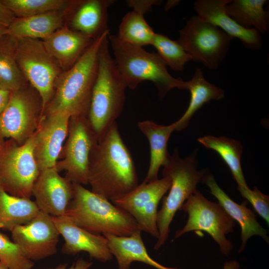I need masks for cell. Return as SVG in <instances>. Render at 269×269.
<instances>
[{"label": "cell", "instance_id": "6da1fadb", "mask_svg": "<svg viewBox=\"0 0 269 269\" xmlns=\"http://www.w3.org/2000/svg\"><path fill=\"white\" fill-rule=\"evenodd\" d=\"M88 182L91 191L112 201L138 185L135 164L116 123L98 139L91 154Z\"/></svg>", "mask_w": 269, "mask_h": 269}, {"label": "cell", "instance_id": "7a4b0ae2", "mask_svg": "<svg viewBox=\"0 0 269 269\" xmlns=\"http://www.w3.org/2000/svg\"><path fill=\"white\" fill-rule=\"evenodd\" d=\"M109 34V30L106 31L95 39L76 63L58 76L43 115L62 112L70 117H88L100 50Z\"/></svg>", "mask_w": 269, "mask_h": 269}, {"label": "cell", "instance_id": "3957f363", "mask_svg": "<svg viewBox=\"0 0 269 269\" xmlns=\"http://www.w3.org/2000/svg\"><path fill=\"white\" fill-rule=\"evenodd\" d=\"M73 187L65 215L76 225L97 235L128 236L140 231L134 219L122 208L81 184L73 183Z\"/></svg>", "mask_w": 269, "mask_h": 269}, {"label": "cell", "instance_id": "277c9868", "mask_svg": "<svg viewBox=\"0 0 269 269\" xmlns=\"http://www.w3.org/2000/svg\"><path fill=\"white\" fill-rule=\"evenodd\" d=\"M108 37L104 39L100 50L87 117L98 139L116 123L121 114L127 88L110 55Z\"/></svg>", "mask_w": 269, "mask_h": 269}, {"label": "cell", "instance_id": "5b68a950", "mask_svg": "<svg viewBox=\"0 0 269 269\" xmlns=\"http://www.w3.org/2000/svg\"><path fill=\"white\" fill-rule=\"evenodd\" d=\"M116 67L127 87L135 89L141 82H152L162 99L172 89L186 90L185 81L175 78L157 53L145 51L142 47L121 40L116 35H109Z\"/></svg>", "mask_w": 269, "mask_h": 269}, {"label": "cell", "instance_id": "8992f818", "mask_svg": "<svg viewBox=\"0 0 269 269\" xmlns=\"http://www.w3.org/2000/svg\"><path fill=\"white\" fill-rule=\"evenodd\" d=\"M162 174L171 180L169 192L162 198L161 208L157 213V240L154 249L159 250L168 239L170 225L178 210L186 200L195 191L198 184L207 173L199 170L195 157L192 155L182 158L176 148L163 166Z\"/></svg>", "mask_w": 269, "mask_h": 269}, {"label": "cell", "instance_id": "52a82bcc", "mask_svg": "<svg viewBox=\"0 0 269 269\" xmlns=\"http://www.w3.org/2000/svg\"><path fill=\"white\" fill-rule=\"evenodd\" d=\"M40 170L34 154L33 134L22 144L0 140V186L9 194L30 199Z\"/></svg>", "mask_w": 269, "mask_h": 269}, {"label": "cell", "instance_id": "ba28073f", "mask_svg": "<svg viewBox=\"0 0 269 269\" xmlns=\"http://www.w3.org/2000/svg\"><path fill=\"white\" fill-rule=\"evenodd\" d=\"M181 210L187 213L188 219L183 228L175 232V239L189 232H205L218 244L222 255H230L233 245L226 235L234 232L236 223L218 202L208 200L196 189Z\"/></svg>", "mask_w": 269, "mask_h": 269}, {"label": "cell", "instance_id": "9c48e42d", "mask_svg": "<svg viewBox=\"0 0 269 269\" xmlns=\"http://www.w3.org/2000/svg\"><path fill=\"white\" fill-rule=\"evenodd\" d=\"M15 56L23 76L40 97L43 114L53 97L55 81L63 71L39 39H16Z\"/></svg>", "mask_w": 269, "mask_h": 269}, {"label": "cell", "instance_id": "30bf717a", "mask_svg": "<svg viewBox=\"0 0 269 269\" xmlns=\"http://www.w3.org/2000/svg\"><path fill=\"white\" fill-rule=\"evenodd\" d=\"M177 41L190 56L211 69H216L227 54L232 38L198 15L190 18L179 30Z\"/></svg>", "mask_w": 269, "mask_h": 269}, {"label": "cell", "instance_id": "8fae6325", "mask_svg": "<svg viewBox=\"0 0 269 269\" xmlns=\"http://www.w3.org/2000/svg\"><path fill=\"white\" fill-rule=\"evenodd\" d=\"M98 140L87 117H71L67 139L55 168L59 172L65 171V177L73 183L88 184L90 158Z\"/></svg>", "mask_w": 269, "mask_h": 269}, {"label": "cell", "instance_id": "7c38bea8", "mask_svg": "<svg viewBox=\"0 0 269 269\" xmlns=\"http://www.w3.org/2000/svg\"><path fill=\"white\" fill-rule=\"evenodd\" d=\"M42 114L40 97L31 86L11 92L0 115V140L10 138L22 144L34 133Z\"/></svg>", "mask_w": 269, "mask_h": 269}, {"label": "cell", "instance_id": "4fadbf2b", "mask_svg": "<svg viewBox=\"0 0 269 269\" xmlns=\"http://www.w3.org/2000/svg\"><path fill=\"white\" fill-rule=\"evenodd\" d=\"M171 185V180L168 176L150 182L142 181L130 192L111 202L131 215L141 232L157 239L158 205Z\"/></svg>", "mask_w": 269, "mask_h": 269}, {"label": "cell", "instance_id": "5bb4252c", "mask_svg": "<svg viewBox=\"0 0 269 269\" xmlns=\"http://www.w3.org/2000/svg\"><path fill=\"white\" fill-rule=\"evenodd\" d=\"M13 241L29 260L37 261L54 255L59 233L52 216L41 211L28 223L11 231Z\"/></svg>", "mask_w": 269, "mask_h": 269}, {"label": "cell", "instance_id": "9a60e30c", "mask_svg": "<svg viewBox=\"0 0 269 269\" xmlns=\"http://www.w3.org/2000/svg\"><path fill=\"white\" fill-rule=\"evenodd\" d=\"M70 117L62 112L42 116L33 134L34 154L40 171L55 167L67 137Z\"/></svg>", "mask_w": 269, "mask_h": 269}, {"label": "cell", "instance_id": "2e32d148", "mask_svg": "<svg viewBox=\"0 0 269 269\" xmlns=\"http://www.w3.org/2000/svg\"><path fill=\"white\" fill-rule=\"evenodd\" d=\"M73 195V183L55 167L40 171L32 190L39 210L52 217L65 215Z\"/></svg>", "mask_w": 269, "mask_h": 269}, {"label": "cell", "instance_id": "e0dca14e", "mask_svg": "<svg viewBox=\"0 0 269 269\" xmlns=\"http://www.w3.org/2000/svg\"><path fill=\"white\" fill-rule=\"evenodd\" d=\"M53 222L64 240L62 252L75 255L87 252L91 258L102 263L112 260L107 241L103 235L93 234L75 224L65 215L52 217Z\"/></svg>", "mask_w": 269, "mask_h": 269}, {"label": "cell", "instance_id": "ac0fdd59", "mask_svg": "<svg viewBox=\"0 0 269 269\" xmlns=\"http://www.w3.org/2000/svg\"><path fill=\"white\" fill-rule=\"evenodd\" d=\"M231 0H198L193 7L199 17L219 28L231 36L239 39L246 48L259 50L263 47L261 34L255 28H246L235 21L226 11Z\"/></svg>", "mask_w": 269, "mask_h": 269}, {"label": "cell", "instance_id": "d6986e66", "mask_svg": "<svg viewBox=\"0 0 269 269\" xmlns=\"http://www.w3.org/2000/svg\"><path fill=\"white\" fill-rule=\"evenodd\" d=\"M202 181L209 187L211 194L217 198L226 212L241 227L242 242L238 253L244 251L248 241L254 236L261 237L269 244L267 230L260 225L254 212L247 207L246 200L240 204L233 201L221 188L210 173H207Z\"/></svg>", "mask_w": 269, "mask_h": 269}, {"label": "cell", "instance_id": "ffe728a7", "mask_svg": "<svg viewBox=\"0 0 269 269\" xmlns=\"http://www.w3.org/2000/svg\"><path fill=\"white\" fill-rule=\"evenodd\" d=\"M94 40L64 25L42 42L48 52L65 71L76 63Z\"/></svg>", "mask_w": 269, "mask_h": 269}, {"label": "cell", "instance_id": "44dd1931", "mask_svg": "<svg viewBox=\"0 0 269 269\" xmlns=\"http://www.w3.org/2000/svg\"><path fill=\"white\" fill-rule=\"evenodd\" d=\"M110 251L117 260L118 269H129L134 262H139L156 269H181L162 265L150 257L138 231L130 236L103 235Z\"/></svg>", "mask_w": 269, "mask_h": 269}, {"label": "cell", "instance_id": "7402d4cb", "mask_svg": "<svg viewBox=\"0 0 269 269\" xmlns=\"http://www.w3.org/2000/svg\"><path fill=\"white\" fill-rule=\"evenodd\" d=\"M114 2L113 0H80L72 17V29L96 39L109 30L108 9Z\"/></svg>", "mask_w": 269, "mask_h": 269}, {"label": "cell", "instance_id": "603a6c76", "mask_svg": "<svg viewBox=\"0 0 269 269\" xmlns=\"http://www.w3.org/2000/svg\"><path fill=\"white\" fill-rule=\"evenodd\" d=\"M177 122L171 125H158L150 120L138 123L140 131L147 138L150 147V161L146 175L143 182L147 183L157 180L161 166L168 162L170 154L167 143L171 133L176 130Z\"/></svg>", "mask_w": 269, "mask_h": 269}, {"label": "cell", "instance_id": "cb8c5ba5", "mask_svg": "<svg viewBox=\"0 0 269 269\" xmlns=\"http://www.w3.org/2000/svg\"><path fill=\"white\" fill-rule=\"evenodd\" d=\"M68 11L57 10L26 17H15L7 27L15 39H46L62 26Z\"/></svg>", "mask_w": 269, "mask_h": 269}, {"label": "cell", "instance_id": "d4e9b609", "mask_svg": "<svg viewBox=\"0 0 269 269\" xmlns=\"http://www.w3.org/2000/svg\"><path fill=\"white\" fill-rule=\"evenodd\" d=\"M185 83L186 90L190 93V100L185 112L176 121L178 131L187 127L192 116L204 104L212 100H221L225 96L223 89L207 81L200 68H196L192 78Z\"/></svg>", "mask_w": 269, "mask_h": 269}, {"label": "cell", "instance_id": "484cf974", "mask_svg": "<svg viewBox=\"0 0 269 269\" xmlns=\"http://www.w3.org/2000/svg\"><path fill=\"white\" fill-rule=\"evenodd\" d=\"M39 211L34 201L11 195L0 186V229L11 232L29 222Z\"/></svg>", "mask_w": 269, "mask_h": 269}, {"label": "cell", "instance_id": "4316f807", "mask_svg": "<svg viewBox=\"0 0 269 269\" xmlns=\"http://www.w3.org/2000/svg\"><path fill=\"white\" fill-rule=\"evenodd\" d=\"M266 0H231L226 6L227 14L242 26L255 28L260 34L269 31V12Z\"/></svg>", "mask_w": 269, "mask_h": 269}, {"label": "cell", "instance_id": "83f0119b", "mask_svg": "<svg viewBox=\"0 0 269 269\" xmlns=\"http://www.w3.org/2000/svg\"><path fill=\"white\" fill-rule=\"evenodd\" d=\"M198 141L207 148L216 151L230 168L238 187H249L241 164L243 146L240 141L225 136L206 135Z\"/></svg>", "mask_w": 269, "mask_h": 269}, {"label": "cell", "instance_id": "f1b7e54d", "mask_svg": "<svg viewBox=\"0 0 269 269\" xmlns=\"http://www.w3.org/2000/svg\"><path fill=\"white\" fill-rule=\"evenodd\" d=\"M16 39L8 34L0 36V89L12 92L28 86L16 60Z\"/></svg>", "mask_w": 269, "mask_h": 269}, {"label": "cell", "instance_id": "f546056e", "mask_svg": "<svg viewBox=\"0 0 269 269\" xmlns=\"http://www.w3.org/2000/svg\"><path fill=\"white\" fill-rule=\"evenodd\" d=\"M155 34L143 14L133 10L123 17L116 35L125 42L142 47L151 45Z\"/></svg>", "mask_w": 269, "mask_h": 269}, {"label": "cell", "instance_id": "4dcf8cb0", "mask_svg": "<svg viewBox=\"0 0 269 269\" xmlns=\"http://www.w3.org/2000/svg\"><path fill=\"white\" fill-rule=\"evenodd\" d=\"M16 17H26L49 11H72L79 0H1Z\"/></svg>", "mask_w": 269, "mask_h": 269}, {"label": "cell", "instance_id": "1f68e13d", "mask_svg": "<svg viewBox=\"0 0 269 269\" xmlns=\"http://www.w3.org/2000/svg\"><path fill=\"white\" fill-rule=\"evenodd\" d=\"M165 65L175 71H181L185 64L191 60L190 56L177 41L160 33L155 34L151 43Z\"/></svg>", "mask_w": 269, "mask_h": 269}, {"label": "cell", "instance_id": "d6a6232c", "mask_svg": "<svg viewBox=\"0 0 269 269\" xmlns=\"http://www.w3.org/2000/svg\"><path fill=\"white\" fill-rule=\"evenodd\" d=\"M0 262L10 269H31L32 261L25 255L19 246L0 232Z\"/></svg>", "mask_w": 269, "mask_h": 269}, {"label": "cell", "instance_id": "836d02e7", "mask_svg": "<svg viewBox=\"0 0 269 269\" xmlns=\"http://www.w3.org/2000/svg\"><path fill=\"white\" fill-rule=\"evenodd\" d=\"M243 197L248 201L257 213L269 224V196L262 193L256 187L253 189L248 187H238Z\"/></svg>", "mask_w": 269, "mask_h": 269}, {"label": "cell", "instance_id": "e575fe53", "mask_svg": "<svg viewBox=\"0 0 269 269\" xmlns=\"http://www.w3.org/2000/svg\"><path fill=\"white\" fill-rule=\"evenodd\" d=\"M160 0H129L126 2L133 10L144 14L151 10L153 5H159Z\"/></svg>", "mask_w": 269, "mask_h": 269}, {"label": "cell", "instance_id": "d590c367", "mask_svg": "<svg viewBox=\"0 0 269 269\" xmlns=\"http://www.w3.org/2000/svg\"><path fill=\"white\" fill-rule=\"evenodd\" d=\"M15 16L0 0V24L8 27Z\"/></svg>", "mask_w": 269, "mask_h": 269}, {"label": "cell", "instance_id": "8d00e7d4", "mask_svg": "<svg viewBox=\"0 0 269 269\" xmlns=\"http://www.w3.org/2000/svg\"><path fill=\"white\" fill-rule=\"evenodd\" d=\"M92 264V263L91 262L80 258L69 268H67V264H63L60 265L55 268L48 269H88L91 266Z\"/></svg>", "mask_w": 269, "mask_h": 269}, {"label": "cell", "instance_id": "74e56055", "mask_svg": "<svg viewBox=\"0 0 269 269\" xmlns=\"http://www.w3.org/2000/svg\"><path fill=\"white\" fill-rule=\"evenodd\" d=\"M11 92L0 89V115L5 108L10 96Z\"/></svg>", "mask_w": 269, "mask_h": 269}, {"label": "cell", "instance_id": "f35d334b", "mask_svg": "<svg viewBox=\"0 0 269 269\" xmlns=\"http://www.w3.org/2000/svg\"><path fill=\"white\" fill-rule=\"evenodd\" d=\"M240 263L235 260H231L225 262L223 269H240Z\"/></svg>", "mask_w": 269, "mask_h": 269}, {"label": "cell", "instance_id": "ab89813d", "mask_svg": "<svg viewBox=\"0 0 269 269\" xmlns=\"http://www.w3.org/2000/svg\"><path fill=\"white\" fill-rule=\"evenodd\" d=\"M178 2H179V1L169 0L168 2H167V3H166L165 5V10H168L170 8L175 6Z\"/></svg>", "mask_w": 269, "mask_h": 269}, {"label": "cell", "instance_id": "60d3db41", "mask_svg": "<svg viewBox=\"0 0 269 269\" xmlns=\"http://www.w3.org/2000/svg\"><path fill=\"white\" fill-rule=\"evenodd\" d=\"M8 33L7 27L0 24V36Z\"/></svg>", "mask_w": 269, "mask_h": 269}, {"label": "cell", "instance_id": "b9f144b4", "mask_svg": "<svg viewBox=\"0 0 269 269\" xmlns=\"http://www.w3.org/2000/svg\"><path fill=\"white\" fill-rule=\"evenodd\" d=\"M0 269H10L3 263L0 262Z\"/></svg>", "mask_w": 269, "mask_h": 269}]
</instances>
